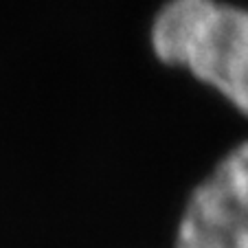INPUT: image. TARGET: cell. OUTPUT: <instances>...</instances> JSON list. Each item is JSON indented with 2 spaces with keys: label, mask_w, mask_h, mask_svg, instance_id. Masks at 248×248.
I'll list each match as a JSON object with an SVG mask.
<instances>
[{
  "label": "cell",
  "mask_w": 248,
  "mask_h": 248,
  "mask_svg": "<svg viewBox=\"0 0 248 248\" xmlns=\"http://www.w3.org/2000/svg\"><path fill=\"white\" fill-rule=\"evenodd\" d=\"M152 48L248 117V9L220 0H169L152 24Z\"/></svg>",
  "instance_id": "6da1fadb"
},
{
  "label": "cell",
  "mask_w": 248,
  "mask_h": 248,
  "mask_svg": "<svg viewBox=\"0 0 248 248\" xmlns=\"http://www.w3.org/2000/svg\"><path fill=\"white\" fill-rule=\"evenodd\" d=\"M176 248H248V140L231 150L193 189Z\"/></svg>",
  "instance_id": "7a4b0ae2"
}]
</instances>
